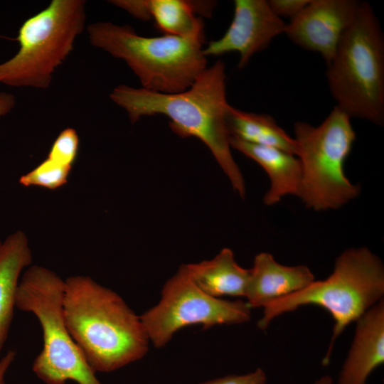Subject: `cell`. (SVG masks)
Returning a JSON list of instances; mask_svg holds the SVG:
<instances>
[{"instance_id": "obj_1", "label": "cell", "mask_w": 384, "mask_h": 384, "mask_svg": "<svg viewBox=\"0 0 384 384\" xmlns=\"http://www.w3.org/2000/svg\"><path fill=\"white\" fill-rule=\"evenodd\" d=\"M110 97L125 110L132 124L144 116L164 114L176 134L199 139L210 149L234 191L245 198V180L231 153L225 121L229 104L223 61L207 68L188 89L178 93H161L122 85Z\"/></svg>"}, {"instance_id": "obj_2", "label": "cell", "mask_w": 384, "mask_h": 384, "mask_svg": "<svg viewBox=\"0 0 384 384\" xmlns=\"http://www.w3.org/2000/svg\"><path fill=\"white\" fill-rule=\"evenodd\" d=\"M63 309L73 339L95 373L118 370L148 353L150 341L140 316L90 277L65 280Z\"/></svg>"}, {"instance_id": "obj_3", "label": "cell", "mask_w": 384, "mask_h": 384, "mask_svg": "<svg viewBox=\"0 0 384 384\" xmlns=\"http://www.w3.org/2000/svg\"><path fill=\"white\" fill-rule=\"evenodd\" d=\"M87 31L92 46L124 60L147 90L183 92L207 68L204 34L145 37L129 26L111 22L91 23Z\"/></svg>"}, {"instance_id": "obj_4", "label": "cell", "mask_w": 384, "mask_h": 384, "mask_svg": "<svg viewBox=\"0 0 384 384\" xmlns=\"http://www.w3.org/2000/svg\"><path fill=\"white\" fill-rule=\"evenodd\" d=\"M384 267L381 260L366 247L351 248L336 260L331 274L324 280L314 281L306 288L263 307L257 322L261 330L284 313L309 304L326 309L334 320L333 334L323 365L330 361L336 338L351 322L357 321L383 299Z\"/></svg>"}, {"instance_id": "obj_5", "label": "cell", "mask_w": 384, "mask_h": 384, "mask_svg": "<svg viewBox=\"0 0 384 384\" xmlns=\"http://www.w3.org/2000/svg\"><path fill=\"white\" fill-rule=\"evenodd\" d=\"M326 72L331 93L351 119L384 124V36L373 8L361 2Z\"/></svg>"}, {"instance_id": "obj_6", "label": "cell", "mask_w": 384, "mask_h": 384, "mask_svg": "<svg viewBox=\"0 0 384 384\" xmlns=\"http://www.w3.org/2000/svg\"><path fill=\"white\" fill-rule=\"evenodd\" d=\"M64 285L55 272L39 265H30L20 279L16 307L34 314L43 332V348L33 371L46 384H101L66 326Z\"/></svg>"}, {"instance_id": "obj_7", "label": "cell", "mask_w": 384, "mask_h": 384, "mask_svg": "<svg viewBox=\"0 0 384 384\" xmlns=\"http://www.w3.org/2000/svg\"><path fill=\"white\" fill-rule=\"evenodd\" d=\"M294 131L302 166L298 197L305 206L316 211L338 209L357 197L360 186L344 172L356 140L351 117L335 106L319 126L297 122Z\"/></svg>"}, {"instance_id": "obj_8", "label": "cell", "mask_w": 384, "mask_h": 384, "mask_svg": "<svg viewBox=\"0 0 384 384\" xmlns=\"http://www.w3.org/2000/svg\"><path fill=\"white\" fill-rule=\"evenodd\" d=\"M85 18V1L53 0L46 9L26 20L16 38L18 51L0 64V83L48 88L53 73L83 31Z\"/></svg>"}, {"instance_id": "obj_9", "label": "cell", "mask_w": 384, "mask_h": 384, "mask_svg": "<svg viewBox=\"0 0 384 384\" xmlns=\"http://www.w3.org/2000/svg\"><path fill=\"white\" fill-rule=\"evenodd\" d=\"M251 318L246 302L212 297L201 289L185 265L164 284L158 304L140 316L154 347H164L183 327L201 325L207 330L217 325L240 324Z\"/></svg>"}, {"instance_id": "obj_10", "label": "cell", "mask_w": 384, "mask_h": 384, "mask_svg": "<svg viewBox=\"0 0 384 384\" xmlns=\"http://www.w3.org/2000/svg\"><path fill=\"white\" fill-rule=\"evenodd\" d=\"M359 4L355 0H310L286 25L284 33L300 48L319 53L329 64Z\"/></svg>"}, {"instance_id": "obj_11", "label": "cell", "mask_w": 384, "mask_h": 384, "mask_svg": "<svg viewBox=\"0 0 384 384\" xmlns=\"http://www.w3.org/2000/svg\"><path fill=\"white\" fill-rule=\"evenodd\" d=\"M232 22L225 34L203 48L206 55L230 52L240 54L238 68H244L251 57L267 48L277 36L284 33L287 23L276 16L265 0H235Z\"/></svg>"}, {"instance_id": "obj_12", "label": "cell", "mask_w": 384, "mask_h": 384, "mask_svg": "<svg viewBox=\"0 0 384 384\" xmlns=\"http://www.w3.org/2000/svg\"><path fill=\"white\" fill-rule=\"evenodd\" d=\"M314 281L306 265L285 266L268 252L255 255L245 297L250 308L268 304L302 290Z\"/></svg>"}, {"instance_id": "obj_13", "label": "cell", "mask_w": 384, "mask_h": 384, "mask_svg": "<svg viewBox=\"0 0 384 384\" xmlns=\"http://www.w3.org/2000/svg\"><path fill=\"white\" fill-rule=\"evenodd\" d=\"M355 336L338 377V384H366L384 362L383 299L357 321Z\"/></svg>"}, {"instance_id": "obj_14", "label": "cell", "mask_w": 384, "mask_h": 384, "mask_svg": "<svg viewBox=\"0 0 384 384\" xmlns=\"http://www.w3.org/2000/svg\"><path fill=\"white\" fill-rule=\"evenodd\" d=\"M230 147L257 162L267 174L270 187L263 201L267 206L279 203L287 195L299 196L302 166L298 157L280 149L245 142L230 137Z\"/></svg>"}, {"instance_id": "obj_15", "label": "cell", "mask_w": 384, "mask_h": 384, "mask_svg": "<svg viewBox=\"0 0 384 384\" xmlns=\"http://www.w3.org/2000/svg\"><path fill=\"white\" fill-rule=\"evenodd\" d=\"M28 238L17 230L2 242L0 248V353L7 340L16 307L22 271L32 263Z\"/></svg>"}, {"instance_id": "obj_16", "label": "cell", "mask_w": 384, "mask_h": 384, "mask_svg": "<svg viewBox=\"0 0 384 384\" xmlns=\"http://www.w3.org/2000/svg\"><path fill=\"white\" fill-rule=\"evenodd\" d=\"M185 266L193 281L206 294L217 298L245 297L250 270L237 263L232 250L223 248L211 260Z\"/></svg>"}, {"instance_id": "obj_17", "label": "cell", "mask_w": 384, "mask_h": 384, "mask_svg": "<svg viewBox=\"0 0 384 384\" xmlns=\"http://www.w3.org/2000/svg\"><path fill=\"white\" fill-rule=\"evenodd\" d=\"M225 121L231 137L254 144L276 147L295 156L297 154L294 138L268 114L242 111L229 105Z\"/></svg>"}, {"instance_id": "obj_18", "label": "cell", "mask_w": 384, "mask_h": 384, "mask_svg": "<svg viewBox=\"0 0 384 384\" xmlns=\"http://www.w3.org/2000/svg\"><path fill=\"white\" fill-rule=\"evenodd\" d=\"M150 17L164 35L193 36L204 34V24L198 14V1L146 0Z\"/></svg>"}, {"instance_id": "obj_19", "label": "cell", "mask_w": 384, "mask_h": 384, "mask_svg": "<svg viewBox=\"0 0 384 384\" xmlns=\"http://www.w3.org/2000/svg\"><path fill=\"white\" fill-rule=\"evenodd\" d=\"M71 169V166H64L49 159L42 161L30 172L19 178V183L24 186H41L55 189L64 185Z\"/></svg>"}, {"instance_id": "obj_20", "label": "cell", "mask_w": 384, "mask_h": 384, "mask_svg": "<svg viewBox=\"0 0 384 384\" xmlns=\"http://www.w3.org/2000/svg\"><path fill=\"white\" fill-rule=\"evenodd\" d=\"M79 138L77 132L70 127L64 129L53 142L48 159L60 164L71 166L78 150Z\"/></svg>"}, {"instance_id": "obj_21", "label": "cell", "mask_w": 384, "mask_h": 384, "mask_svg": "<svg viewBox=\"0 0 384 384\" xmlns=\"http://www.w3.org/2000/svg\"><path fill=\"white\" fill-rule=\"evenodd\" d=\"M267 375L262 368L242 375H228L199 384H266Z\"/></svg>"}, {"instance_id": "obj_22", "label": "cell", "mask_w": 384, "mask_h": 384, "mask_svg": "<svg viewBox=\"0 0 384 384\" xmlns=\"http://www.w3.org/2000/svg\"><path fill=\"white\" fill-rule=\"evenodd\" d=\"M310 0H270L267 3L272 12L279 18L292 19L309 3Z\"/></svg>"}, {"instance_id": "obj_23", "label": "cell", "mask_w": 384, "mask_h": 384, "mask_svg": "<svg viewBox=\"0 0 384 384\" xmlns=\"http://www.w3.org/2000/svg\"><path fill=\"white\" fill-rule=\"evenodd\" d=\"M16 105L15 96L9 92H0V117L10 112Z\"/></svg>"}, {"instance_id": "obj_24", "label": "cell", "mask_w": 384, "mask_h": 384, "mask_svg": "<svg viewBox=\"0 0 384 384\" xmlns=\"http://www.w3.org/2000/svg\"><path fill=\"white\" fill-rule=\"evenodd\" d=\"M16 355V352L11 350L0 358V384H6V374L15 360Z\"/></svg>"}, {"instance_id": "obj_25", "label": "cell", "mask_w": 384, "mask_h": 384, "mask_svg": "<svg viewBox=\"0 0 384 384\" xmlns=\"http://www.w3.org/2000/svg\"><path fill=\"white\" fill-rule=\"evenodd\" d=\"M314 384H333V380L329 375H324L315 381Z\"/></svg>"}, {"instance_id": "obj_26", "label": "cell", "mask_w": 384, "mask_h": 384, "mask_svg": "<svg viewBox=\"0 0 384 384\" xmlns=\"http://www.w3.org/2000/svg\"><path fill=\"white\" fill-rule=\"evenodd\" d=\"M1 244H2V241L0 240V248H1Z\"/></svg>"}]
</instances>
